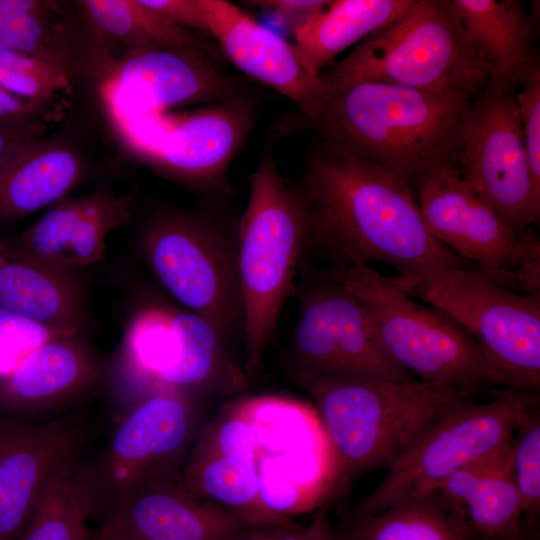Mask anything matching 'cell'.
<instances>
[{"instance_id":"obj_43","label":"cell","mask_w":540,"mask_h":540,"mask_svg":"<svg viewBox=\"0 0 540 540\" xmlns=\"http://www.w3.org/2000/svg\"><path fill=\"white\" fill-rule=\"evenodd\" d=\"M278 540H304V528L288 523L280 534Z\"/></svg>"},{"instance_id":"obj_22","label":"cell","mask_w":540,"mask_h":540,"mask_svg":"<svg viewBox=\"0 0 540 540\" xmlns=\"http://www.w3.org/2000/svg\"><path fill=\"white\" fill-rule=\"evenodd\" d=\"M512 438L454 472L432 494L472 540H514L524 528Z\"/></svg>"},{"instance_id":"obj_20","label":"cell","mask_w":540,"mask_h":540,"mask_svg":"<svg viewBox=\"0 0 540 540\" xmlns=\"http://www.w3.org/2000/svg\"><path fill=\"white\" fill-rule=\"evenodd\" d=\"M176 476L148 482L113 500L103 526L141 540H227L251 525L187 492Z\"/></svg>"},{"instance_id":"obj_16","label":"cell","mask_w":540,"mask_h":540,"mask_svg":"<svg viewBox=\"0 0 540 540\" xmlns=\"http://www.w3.org/2000/svg\"><path fill=\"white\" fill-rule=\"evenodd\" d=\"M210 34L224 56L245 75L273 88L312 118L327 100L321 72L294 42L260 24L226 0H199Z\"/></svg>"},{"instance_id":"obj_44","label":"cell","mask_w":540,"mask_h":540,"mask_svg":"<svg viewBox=\"0 0 540 540\" xmlns=\"http://www.w3.org/2000/svg\"><path fill=\"white\" fill-rule=\"evenodd\" d=\"M514 540H539V528L524 526L521 534Z\"/></svg>"},{"instance_id":"obj_36","label":"cell","mask_w":540,"mask_h":540,"mask_svg":"<svg viewBox=\"0 0 540 540\" xmlns=\"http://www.w3.org/2000/svg\"><path fill=\"white\" fill-rule=\"evenodd\" d=\"M0 87L16 96L48 102L66 86L0 65Z\"/></svg>"},{"instance_id":"obj_12","label":"cell","mask_w":540,"mask_h":540,"mask_svg":"<svg viewBox=\"0 0 540 540\" xmlns=\"http://www.w3.org/2000/svg\"><path fill=\"white\" fill-rule=\"evenodd\" d=\"M515 94L488 83L469 103L455 165L514 231L539 223Z\"/></svg>"},{"instance_id":"obj_33","label":"cell","mask_w":540,"mask_h":540,"mask_svg":"<svg viewBox=\"0 0 540 540\" xmlns=\"http://www.w3.org/2000/svg\"><path fill=\"white\" fill-rule=\"evenodd\" d=\"M67 333L0 309V379L48 340Z\"/></svg>"},{"instance_id":"obj_27","label":"cell","mask_w":540,"mask_h":540,"mask_svg":"<svg viewBox=\"0 0 540 540\" xmlns=\"http://www.w3.org/2000/svg\"><path fill=\"white\" fill-rule=\"evenodd\" d=\"M414 0H334L294 34L320 72L350 46L404 15Z\"/></svg>"},{"instance_id":"obj_42","label":"cell","mask_w":540,"mask_h":540,"mask_svg":"<svg viewBox=\"0 0 540 540\" xmlns=\"http://www.w3.org/2000/svg\"><path fill=\"white\" fill-rule=\"evenodd\" d=\"M90 540H141L123 532L112 530L103 526L99 533Z\"/></svg>"},{"instance_id":"obj_37","label":"cell","mask_w":540,"mask_h":540,"mask_svg":"<svg viewBox=\"0 0 540 540\" xmlns=\"http://www.w3.org/2000/svg\"><path fill=\"white\" fill-rule=\"evenodd\" d=\"M140 2L175 26L205 32L199 0H140Z\"/></svg>"},{"instance_id":"obj_24","label":"cell","mask_w":540,"mask_h":540,"mask_svg":"<svg viewBox=\"0 0 540 540\" xmlns=\"http://www.w3.org/2000/svg\"><path fill=\"white\" fill-rule=\"evenodd\" d=\"M0 309L67 332L85 334L86 292L75 269L0 251Z\"/></svg>"},{"instance_id":"obj_39","label":"cell","mask_w":540,"mask_h":540,"mask_svg":"<svg viewBox=\"0 0 540 540\" xmlns=\"http://www.w3.org/2000/svg\"><path fill=\"white\" fill-rule=\"evenodd\" d=\"M47 103L16 96L0 87V125L43 121Z\"/></svg>"},{"instance_id":"obj_19","label":"cell","mask_w":540,"mask_h":540,"mask_svg":"<svg viewBox=\"0 0 540 540\" xmlns=\"http://www.w3.org/2000/svg\"><path fill=\"white\" fill-rule=\"evenodd\" d=\"M253 123L254 110L245 99L212 103L171 121L152 149L154 160L198 188H221Z\"/></svg>"},{"instance_id":"obj_1","label":"cell","mask_w":540,"mask_h":540,"mask_svg":"<svg viewBox=\"0 0 540 540\" xmlns=\"http://www.w3.org/2000/svg\"><path fill=\"white\" fill-rule=\"evenodd\" d=\"M293 187L304 213L306 252L327 261L315 270L383 263L397 278L414 280L443 269H476L430 234L409 185L374 163L320 141Z\"/></svg>"},{"instance_id":"obj_21","label":"cell","mask_w":540,"mask_h":540,"mask_svg":"<svg viewBox=\"0 0 540 540\" xmlns=\"http://www.w3.org/2000/svg\"><path fill=\"white\" fill-rule=\"evenodd\" d=\"M106 373L85 334L56 336L0 379V410L39 413L61 407L92 391Z\"/></svg>"},{"instance_id":"obj_5","label":"cell","mask_w":540,"mask_h":540,"mask_svg":"<svg viewBox=\"0 0 540 540\" xmlns=\"http://www.w3.org/2000/svg\"><path fill=\"white\" fill-rule=\"evenodd\" d=\"M320 76L327 98L362 82L475 97L489 82L452 0H414L404 15L366 37Z\"/></svg>"},{"instance_id":"obj_11","label":"cell","mask_w":540,"mask_h":540,"mask_svg":"<svg viewBox=\"0 0 540 540\" xmlns=\"http://www.w3.org/2000/svg\"><path fill=\"white\" fill-rule=\"evenodd\" d=\"M298 293L291 369L399 382L414 379L388 353L371 312L339 282L313 269Z\"/></svg>"},{"instance_id":"obj_9","label":"cell","mask_w":540,"mask_h":540,"mask_svg":"<svg viewBox=\"0 0 540 540\" xmlns=\"http://www.w3.org/2000/svg\"><path fill=\"white\" fill-rule=\"evenodd\" d=\"M139 247L153 276L185 310L226 339L243 333L236 237L201 215L166 213L145 226Z\"/></svg>"},{"instance_id":"obj_3","label":"cell","mask_w":540,"mask_h":540,"mask_svg":"<svg viewBox=\"0 0 540 540\" xmlns=\"http://www.w3.org/2000/svg\"><path fill=\"white\" fill-rule=\"evenodd\" d=\"M314 402L338 474L391 467L444 413L475 393L420 380L329 376L291 369Z\"/></svg>"},{"instance_id":"obj_32","label":"cell","mask_w":540,"mask_h":540,"mask_svg":"<svg viewBox=\"0 0 540 540\" xmlns=\"http://www.w3.org/2000/svg\"><path fill=\"white\" fill-rule=\"evenodd\" d=\"M512 469L524 525L538 528L540 514V407L518 425L512 438Z\"/></svg>"},{"instance_id":"obj_17","label":"cell","mask_w":540,"mask_h":540,"mask_svg":"<svg viewBox=\"0 0 540 540\" xmlns=\"http://www.w3.org/2000/svg\"><path fill=\"white\" fill-rule=\"evenodd\" d=\"M83 442V427L68 418H0V540L18 539L50 474Z\"/></svg>"},{"instance_id":"obj_23","label":"cell","mask_w":540,"mask_h":540,"mask_svg":"<svg viewBox=\"0 0 540 540\" xmlns=\"http://www.w3.org/2000/svg\"><path fill=\"white\" fill-rule=\"evenodd\" d=\"M490 84L516 93L540 70L537 20L518 0H452Z\"/></svg>"},{"instance_id":"obj_7","label":"cell","mask_w":540,"mask_h":540,"mask_svg":"<svg viewBox=\"0 0 540 540\" xmlns=\"http://www.w3.org/2000/svg\"><path fill=\"white\" fill-rule=\"evenodd\" d=\"M494 398L465 399L444 413L391 467L348 516L374 514L433 494L454 472L508 442L540 407L539 391L501 388Z\"/></svg>"},{"instance_id":"obj_6","label":"cell","mask_w":540,"mask_h":540,"mask_svg":"<svg viewBox=\"0 0 540 540\" xmlns=\"http://www.w3.org/2000/svg\"><path fill=\"white\" fill-rule=\"evenodd\" d=\"M360 300L375 318L391 357L418 380L478 394L511 388L475 339L443 311L415 302L370 266L319 270Z\"/></svg>"},{"instance_id":"obj_30","label":"cell","mask_w":540,"mask_h":540,"mask_svg":"<svg viewBox=\"0 0 540 540\" xmlns=\"http://www.w3.org/2000/svg\"><path fill=\"white\" fill-rule=\"evenodd\" d=\"M82 7L103 34L126 46L130 53L157 49H189L214 58L213 51L190 30L175 26L140 0H86Z\"/></svg>"},{"instance_id":"obj_29","label":"cell","mask_w":540,"mask_h":540,"mask_svg":"<svg viewBox=\"0 0 540 540\" xmlns=\"http://www.w3.org/2000/svg\"><path fill=\"white\" fill-rule=\"evenodd\" d=\"M58 14L52 2L0 0V49L37 57L73 76L77 52Z\"/></svg>"},{"instance_id":"obj_15","label":"cell","mask_w":540,"mask_h":540,"mask_svg":"<svg viewBox=\"0 0 540 540\" xmlns=\"http://www.w3.org/2000/svg\"><path fill=\"white\" fill-rule=\"evenodd\" d=\"M213 57L189 49L130 53L108 80V100L115 114L158 113L189 104L239 97L243 83L217 67Z\"/></svg>"},{"instance_id":"obj_2","label":"cell","mask_w":540,"mask_h":540,"mask_svg":"<svg viewBox=\"0 0 540 540\" xmlns=\"http://www.w3.org/2000/svg\"><path fill=\"white\" fill-rule=\"evenodd\" d=\"M473 98L458 91L362 82L328 97L304 123L320 141L382 167L412 189L432 168L455 164Z\"/></svg>"},{"instance_id":"obj_31","label":"cell","mask_w":540,"mask_h":540,"mask_svg":"<svg viewBox=\"0 0 540 540\" xmlns=\"http://www.w3.org/2000/svg\"><path fill=\"white\" fill-rule=\"evenodd\" d=\"M342 540H472L431 494L364 516H347Z\"/></svg>"},{"instance_id":"obj_40","label":"cell","mask_w":540,"mask_h":540,"mask_svg":"<svg viewBox=\"0 0 540 540\" xmlns=\"http://www.w3.org/2000/svg\"><path fill=\"white\" fill-rule=\"evenodd\" d=\"M304 540H342L331 524L328 509L322 508L312 522L304 527Z\"/></svg>"},{"instance_id":"obj_26","label":"cell","mask_w":540,"mask_h":540,"mask_svg":"<svg viewBox=\"0 0 540 540\" xmlns=\"http://www.w3.org/2000/svg\"><path fill=\"white\" fill-rule=\"evenodd\" d=\"M105 495L99 470L79 453L45 482L17 540H90L88 522Z\"/></svg>"},{"instance_id":"obj_8","label":"cell","mask_w":540,"mask_h":540,"mask_svg":"<svg viewBox=\"0 0 540 540\" xmlns=\"http://www.w3.org/2000/svg\"><path fill=\"white\" fill-rule=\"evenodd\" d=\"M393 278L408 296L463 327L511 388L540 390V296L508 289L468 268L443 269L414 280Z\"/></svg>"},{"instance_id":"obj_4","label":"cell","mask_w":540,"mask_h":540,"mask_svg":"<svg viewBox=\"0 0 540 540\" xmlns=\"http://www.w3.org/2000/svg\"><path fill=\"white\" fill-rule=\"evenodd\" d=\"M249 199L236 234V264L249 381L260 367L306 253L300 200L266 150L249 177Z\"/></svg>"},{"instance_id":"obj_35","label":"cell","mask_w":540,"mask_h":540,"mask_svg":"<svg viewBox=\"0 0 540 540\" xmlns=\"http://www.w3.org/2000/svg\"><path fill=\"white\" fill-rule=\"evenodd\" d=\"M329 2L326 0H255L246 3L271 12L294 34L320 13Z\"/></svg>"},{"instance_id":"obj_34","label":"cell","mask_w":540,"mask_h":540,"mask_svg":"<svg viewBox=\"0 0 540 540\" xmlns=\"http://www.w3.org/2000/svg\"><path fill=\"white\" fill-rule=\"evenodd\" d=\"M533 192L540 201V70L516 92Z\"/></svg>"},{"instance_id":"obj_14","label":"cell","mask_w":540,"mask_h":540,"mask_svg":"<svg viewBox=\"0 0 540 540\" xmlns=\"http://www.w3.org/2000/svg\"><path fill=\"white\" fill-rule=\"evenodd\" d=\"M198 395L162 390L124 412L99 470L113 500L178 473L198 432Z\"/></svg>"},{"instance_id":"obj_38","label":"cell","mask_w":540,"mask_h":540,"mask_svg":"<svg viewBox=\"0 0 540 540\" xmlns=\"http://www.w3.org/2000/svg\"><path fill=\"white\" fill-rule=\"evenodd\" d=\"M44 130L43 121L0 125V168L26 147L41 140Z\"/></svg>"},{"instance_id":"obj_13","label":"cell","mask_w":540,"mask_h":540,"mask_svg":"<svg viewBox=\"0 0 540 540\" xmlns=\"http://www.w3.org/2000/svg\"><path fill=\"white\" fill-rule=\"evenodd\" d=\"M252 428L258 501L275 522L314 508L321 499L324 471L318 416L291 398L261 395L240 399Z\"/></svg>"},{"instance_id":"obj_25","label":"cell","mask_w":540,"mask_h":540,"mask_svg":"<svg viewBox=\"0 0 540 540\" xmlns=\"http://www.w3.org/2000/svg\"><path fill=\"white\" fill-rule=\"evenodd\" d=\"M83 164L70 148L42 139L0 168V223L53 205L77 185Z\"/></svg>"},{"instance_id":"obj_10","label":"cell","mask_w":540,"mask_h":540,"mask_svg":"<svg viewBox=\"0 0 540 540\" xmlns=\"http://www.w3.org/2000/svg\"><path fill=\"white\" fill-rule=\"evenodd\" d=\"M412 191L433 237L496 283L540 296V242L534 230L510 228L454 163L432 168Z\"/></svg>"},{"instance_id":"obj_28","label":"cell","mask_w":540,"mask_h":540,"mask_svg":"<svg viewBox=\"0 0 540 540\" xmlns=\"http://www.w3.org/2000/svg\"><path fill=\"white\" fill-rule=\"evenodd\" d=\"M176 480L187 492L229 510L251 525L281 523L269 518L259 505L255 464L251 460L215 450L194 438Z\"/></svg>"},{"instance_id":"obj_41","label":"cell","mask_w":540,"mask_h":540,"mask_svg":"<svg viewBox=\"0 0 540 540\" xmlns=\"http://www.w3.org/2000/svg\"><path fill=\"white\" fill-rule=\"evenodd\" d=\"M290 522L249 525L227 540H278L283 529Z\"/></svg>"},{"instance_id":"obj_18","label":"cell","mask_w":540,"mask_h":540,"mask_svg":"<svg viewBox=\"0 0 540 540\" xmlns=\"http://www.w3.org/2000/svg\"><path fill=\"white\" fill-rule=\"evenodd\" d=\"M131 215L130 199L105 188L64 197L19 236L0 242V251L68 269L87 267L102 260L105 239Z\"/></svg>"}]
</instances>
